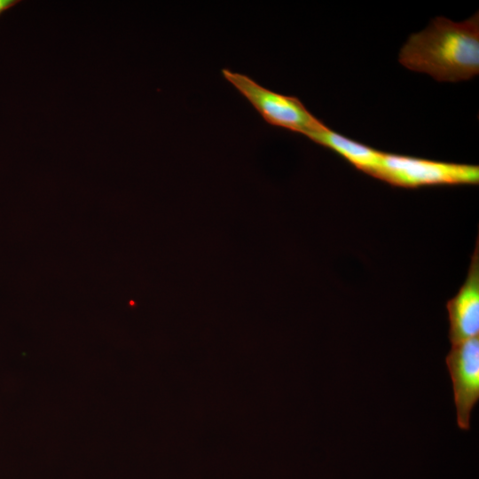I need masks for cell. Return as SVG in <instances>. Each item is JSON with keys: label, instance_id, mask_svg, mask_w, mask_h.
<instances>
[{"label": "cell", "instance_id": "cell-5", "mask_svg": "<svg viewBox=\"0 0 479 479\" xmlns=\"http://www.w3.org/2000/svg\"><path fill=\"white\" fill-rule=\"evenodd\" d=\"M452 344L479 335V245L476 240L467 279L446 303Z\"/></svg>", "mask_w": 479, "mask_h": 479}, {"label": "cell", "instance_id": "cell-3", "mask_svg": "<svg viewBox=\"0 0 479 479\" xmlns=\"http://www.w3.org/2000/svg\"><path fill=\"white\" fill-rule=\"evenodd\" d=\"M222 74L267 123L306 137L325 125L298 98L274 92L249 76L227 68H224Z\"/></svg>", "mask_w": 479, "mask_h": 479}, {"label": "cell", "instance_id": "cell-7", "mask_svg": "<svg viewBox=\"0 0 479 479\" xmlns=\"http://www.w3.org/2000/svg\"><path fill=\"white\" fill-rule=\"evenodd\" d=\"M19 2L17 0H0V14L16 5Z\"/></svg>", "mask_w": 479, "mask_h": 479}, {"label": "cell", "instance_id": "cell-2", "mask_svg": "<svg viewBox=\"0 0 479 479\" xmlns=\"http://www.w3.org/2000/svg\"><path fill=\"white\" fill-rule=\"evenodd\" d=\"M371 176L393 185L406 188L436 185H475L479 181V168L381 153L379 164Z\"/></svg>", "mask_w": 479, "mask_h": 479}, {"label": "cell", "instance_id": "cell-4", "mask_svg": "<svg viewBox=\"0 0 479 479\" xmlns=\"http://www.w3.org/2000/svg\"><path fill=\"white\" fill-rule=\"evenodd\" d=\"M445 363L452 383L457 423L467 431L479 399V336L452 344Z\"/></svg>", "mask_w": 479, "mask_h": 479}, {"label": "cell", "instance_id": "cell-6", "mask_svg": "<svg viewBox=\"0 0 479 479\" xmlns=\"http://www.w3.org/2000/svg\"><path fill=\"white\" fill-rule=\"evenodd\" d=\"M308 137L335 152L357 169L369 175L377 168L382 153L338 134L326 125Z\"/></svg>", "mask_w": 479, "mask_h": 479}, {"label": "cell", "instance_id": "cell-1", "mask_svg": "<svg viewBox=\"0 0 479 479\" xmlns=\"http://www.w3.org/2000/svg\"><path fill=\"white\" fill-rule=\"evenodd\" d=\"M399 62L438 82H456L479 74V15L462 22L436 17L424 30L410 35Z\"/></svg>", "mask_w": 479, "mask_h": 479}]
</instances>
